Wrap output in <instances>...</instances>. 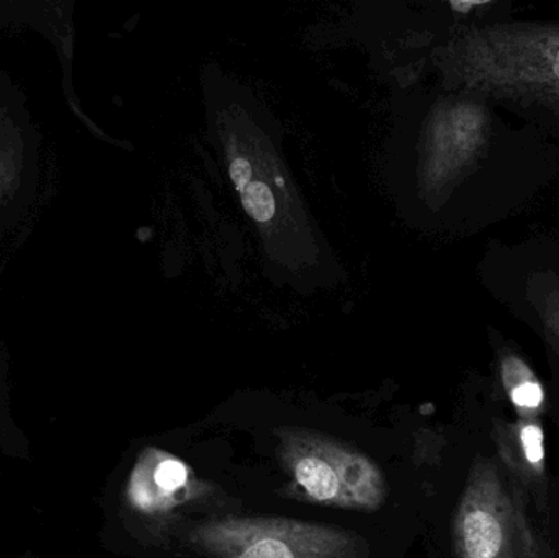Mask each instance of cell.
<instances>
[{
    "mask_svg": "<svg viewBox=\"0 0 559 558\" xmlns=\"http://www.w3.org/2000/svg\"><path fill=\"white\" fill-rule=\"evenodd\" d=\"M460 94L559 114V23L472 26L443 55Z\"/></svg>",
    "mask_w": 559,
    "mask_h": 558,
    "instance_id": "obj_1",
    "label": "cell"
},
{
    "mask_svg": "<svg viewBox=\"0 0 559 558\" xmlns=\"http://www.w3.org/2000/svg\"><path fill=\"white\" fill-rule=\"evenodd\" d=\"M56 163L26 95L0 72V249L12 254L51 202Z\"/></svg>",
    "mask_w": 559,
    "mask_h": 558,
    "instance_id": "obj_2",
    "label": "cell"
},
{
    "mask_svg": "<svg viewBox=\"0 0 559 558\" xmlns=\"http://www.w3.org/2000/svg\"><path fill=\"white\" fill-rule=\"evenodd\" d=\"M277 455L309 503L371 513L386 501V477L380 465L341 439L285 428L280 431Z\"/></svg>",
    "mask_w": 559,
    "mask_h": 558,
    "instance_id": "obj_3",
    "label": "cell"
},
{
    "mask_svg": "<svg viewBox=\"0 0 559 558\" xmlns=\"http://www.w3.org/2000/svg\"><path fill=\"white\" fill-rule=\"evenodd\" d=\"M527 501L501 465L476 459L453 518L456 558H542Z\"/></svg>",
    "mask_w": 559,
    "mask_h": 558,
    "instance_id": "obj_4",
    "label": "cell"
},
{
    "mask_svg": "<svg viewBox=\"0 0 559 558\" xmlns=\"http://www.w3.org/2000/svg\"><path fill=\"white\" fill-rule=\"evenodd\" d=\"M258 114L252 117L242 102L229 100L216 111L215 123L233 186L242 209L267 236L285 235L293 223L306 225L295 187L286 177L282 157L269 146L265 131H259Z\"/></svg>",
    "mask_w": 559,
    "mask_h": 558,
    "instance_id": "obj_5",
    "label": "cell"
},
{
    "mask_svg": "<svg viewBox=\"0 0 559 558\" xmlns=\"http://www.w3.org/2000/svg\"><path fill=\"white\" fill-rule=\"evenodd\" d=\"M190 541L213 558H350L358 537L285 518L228 517L200 524Z\"/></svg>",
    "mask_w": 559,
    "mask_h": 558,
    "instance_id": "obj_6",
    "label": "cell"
},
{
    "mask_svg": "<svg viewBox=\"0 0 559 558\" xmlns=\"http://www.w3.org/2000/svg\"><path fill=\"white\" fill-rule=\"evenodd\" d=\"M491 136V114L485 98L460 94L430 110L424 124L419 182L424 195L445 200L476 166Z\"/></svg>",
    "mask_w": 559,
    "mask_h": 558,
    "instance_id": "obj_7",
    "label": "cell"
},
{
    "mask_svg": "<svg viewBox=\"0 0 559 558\" xmlns=\"http://www.w3.org/2000/svg\"><path fill=\"white\" fill-rule=\"evenodd\" d=\"M202 494L192 467L163 449L141 452L128 477V504L143 517L160 518L192 501Z\"/></svg>",
    "mask_w": 559,
    "mask_h": 558,
    "instance_id": "obj_8",
    "label": "cell"
},
{
    "mask_svg": "<svg viewBox=\"0 0 559 558\" xmlns=\"http://www.w3.org/2000/svg\"><path fill=\"white\" fill-rule=\"evenodd\" d=\"M492 438L501 467L509 478L534 497L538 507H547V435L542 419H495Z\"/></svg>",
    "mask_w": 559,
    "mask_h": 558,
    "instance_id": "obj_9",
    "label": "cell"
},
{
    "mask_svg": "<svg viewBox=\"0 0 559 558\" xmlns=\"http://www.w3.org/2000/svg\"><path fill=\"white\" fill-rule=\"evenodd\" d=\"M499 382L518 419H542L548 409V393L531 364L511 349L498 356Z\"/></svg>",
    "mask_w": 559,
    "mask_h": 558,
    "instance_id": "obj_10",
    "label": "cell"
},
{
    "mask_svg": "<svg viewBox=\"0 0 559 558\" xmlns=\"http://www.w3.org/2000/svg\"><path fill=\"white\" fill-rule=\"evenodd\" d=\"M35 0H0V29L32 28Z\"/></svg>",
    "mask_w": 559,
    "mask_h": 558,
    "instance_id": "obj_11",
    "label": "cell"
},
{
    "mask_svg": "<svg viewBox=\"0 0 559 558\" xmlns=\"http://www.w3.org/2000/svg\"><path fill=\"white\" fill-rule=\"evenodd\" d=\"M538 313L548 336L559 351V288H548L538 301Z\"/></svg>",
    "mask_w": 559,
    "mask_h": 558,
    "instance_id": "obj_12",
    "label": "cell"
},
{
    "mask_svg": "<svg viewBox=\"0 0 559 558\" xmlns=\"http://www.w3.org/2000/svg\"><path fill=\"white\" fill-rule=\"evenodd\" d=\"M491 2H452L450 7L455 10L456 13H462V15H466V13H472L475 9H485V7H491Z\"/></svg>",
    "mask_w": 559,
    "mask_h": 558,
    "instance_id": "obj_13",
    "label": "cell"
},
{
    "mask_svg": "<svg viewBox=\"0 0 559 558\" xmlns=\"http://www.w3.org/2000/svg\"><path fill=\"white\" fill-rule=\"evenodd\" d=\"M7 259L9 258H5V256H0V278H2V272L3 269H5Z\"/></svg>",
    "mask_w": 559,
    "mask_h": 558,
    "instance_id": "obj_14",
    "label": "cell"
}]
</instances>
